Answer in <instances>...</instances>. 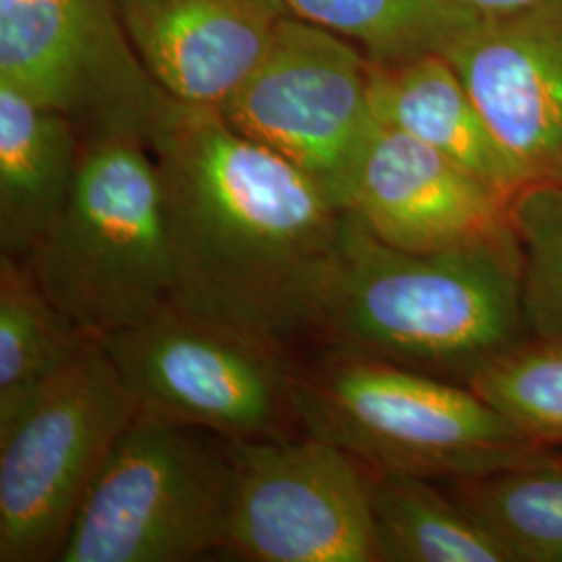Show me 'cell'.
<instances>
[{
	"mask_svg": "<svg viewBox=\"0 0 562 562\" xmlns=\"http://www.w3.org/2000/svg\"><path fill=\"white\" fill-rule=\"evenodd\" d=\"M362 475L378 562H508L496 540L434 480L369 467Z\"/></svg>",
	"mask_w": 562,
	"mask_h": 562,
	"instance_id": "obj_16",
	"label": "cell"
},
{
	"mask_svg": "<svg viewBox=\"0 0 562 562\" xmlns=\"http://www.w3.org/2000/svg\"><path fill=\"white\" fill-rule=\"evenodd\" d=\"M521 250V317L527 338L562 344V183L533 181L510 201Z\"/></svg>",
	"mask_w": 562,
	"mask_h": 562,
	"instance_id": "obj_20",
	"label": "cell"
},
{
	"mask_svg": "<svg viewBox=\"0 0 562 562\" xmlns=\"http://www.w3.org/2000/svg\"><path fill=\"white\" fill-rule=\"evenodd\" d=\"M294 406L302 434L362 467L434 482L480 477L550 452L464 383L338 348L296 357Z\"/></svg>",
	"mask_w": 562,
	"mask_h": 562,
	"instance_id": "obj_3",
	"label": "cell"
},
{
	"mask_svg": "<svg viewBox=\"0 0 562 562\" xmlns=\"http://www.w3.org/2000/svg\"><path fill=\"white\" fill-rule=\"evenodd\" d=\"M223 550L255 562H378L362 467L308 434L229 440Z\"/></svg>",
	"mask_w": 562,
	"mask_h": 562,
	"instance_id": "obj_10",
	"label": "cell"
},
{
	"mask_svg": "<svg viewBox=\"0 0 562 562\" xmlns=\"http://www.w3.org/2000/svg\"><path fill=\"white\" fill-rule=\"evenodd\" d=\"M369 81L371 60L359 46L285 15L261 63L220 113L301 169L344 213L380 130Z\"/></svg>",
	"mask_w": 562,
	"mask_h": 562,
	"instance_id": "obj_8",
	"label": "cell"
},
{
	"mask_svg": "<svg viewBox=\"0 0 562 562\" xmlns=\"http://www.w3.org/2000/svg\"><path fill=\"white\" fill-rule=\"evenodd\" d=\"M48 301L30 265L0 255V429H7L92 344Z\"/></svg>",
	"mask_w": 562,
	"mask_h": 562,
	"instance_id": "obj_17",
	"label": "cell"
},
{
	"mask_svg": "<svg viewBox=\"0 0 562 562\" xmlns=\"http://www.w3.org/2000/svg\"><path fill=\"white\" fill-rule=\"evenodd\" d=\"M140 415L101 341L0 429V561H59L121 436Z\"/></svg>",
	"mask_w": 562,
	"mask_h": 562,
	"instance_id": "obj_6",
	"label": "cell"
},
{
	"mask_svg": "<svg viewBox=\"0 0 562 562\" xmlns=\"http://www.w3.org/2000/svg\"><path fill=\"white\" fill-rule=\"evenodd\" d=\"M148 148L167 194L173 304L292 357L313 350L344 213L217 109L169 101Z\"/></svg>",
	"mask_w": 562,
	"mask_h": 562,
	"instance_id": "obj_1",
	"label": "cell"
},
{
	"mask_svg": "<svg viewBox=\"0 0 562 562\" xmlns=\"http://www.w3.org/2000/svg\"><path fill=\"white\" fill-rule=\"evenodd\" d=\"M443 55L527 183H562V0L480 18Z\"/></svg>",
	"mask_w": 562,
	"mask_h": 562,
	"instance_id": "obj_11",
	"label": "cell"
},
{
	"mask_svg": "<svg viewBox=\"0 0 562 562\" xmlns=\"http://www.w3.org/2000/svg\"><path fill=\"white\" fill-rule=\"evenodd\" d=\"M42 292L90 340L150 319L176 296L167 194L146 142H83L59 220L27 259Z\"/></svg>",
	"mask_w": 562,
	"mask_h": 562,
	"instance_id": "obj_4",
	"label": "cell"
},
{
	"mask_svg": "<svg viewBox=\"0 0 562 562\" xmlns=\"http://www.w3.org/2000/svg\"><path fill=\"white\" fill-rule=\"evenodd\" d=\"M371 104L383 127L436 148L513 199L527 178L483 117L454 65L429 53L394 65L371 63Z\"/></svg>",
	"mask_w": 562,
	"mask_h": 562,
	"instance_id": "obj_14",
	"label": "cell"
},
{
	"mask_svg": "<svg viewBox=\"0 0 562 562\" xmlns=\"http://www.w3.org/2000/svg\"><path fill=\"white\" fill-rule=\"evenodd\" d=\"M515 229L442 252L390 246L344 211L338 262L315 348L469 382L525 340Z\"/></svg>",
	"mask_w": 562,
	"mask_h": 562,
	"instance_id": "obj_2",
	"label": "cell"
},
{
	"mask_svg": "<svg viewBox=\"0 0 562 562\" xmlns=\"http://www.w3.org/2000/svg\"><path fill=\"white\" fill-rule=\"evenodd\" d=\"M0 83L59 111L83 142L148 144L171 101L138 59L117 0H0Z\"/></svg>",
	"mask_w": 562,
	"mask_h": 562,
	"instance_id": "obj_9",
	"label": "cell"
},
{
	"mask_svg": "<svg viewBox=\"0 0 562 562\" xmlns=\"http://www.w3.org/2000/svg\"><path fill=\"white\" fill-rule=\"evenodd\" d=\"M469 387L533 442L562 443L561 341L525 338L482 369Z\"/></svg>",
	"mask_w": 562,
	"mask_h": 562,
	"instance_id": "obj_21",
	"label": "cell"
},
{
	"mask_svg": "<svg viewBox=\"0 0 562 562\" xmlns=\"http://www.w3.org/2000/svg\"><path fill=\"white\" fill-rule=\"evenodd\" d=\"M232 492L227 438L140 413L92 483L57 562H186L223 550Z\"/></svg>",
	"mask_w": 562,
	"mask_h": 562,
	"instance_id": "obj_5",
	"label": "cell"
},
{
	"mask_svg": "<svg viewBox=\"0 0 562 562\" xmlns=\"http://www.w3.org/2000/svg\"><path fill=\"white\" fill-rule=\"evenodd\" d=\"M78 127L0 83V255L27 261L71 196L80 169Z\"/></svg>",
	"mask_w": 562,
	"mask_h": 562,
	"instance_id": "obj_15",
	"label": "cell"
},
{
	"mask_svg": "<svg viewBox=\"0 0 562 562\" xmlns=\"http://www.w3.org/2000/svg\"><path fill=\"white\" fill-rule=\"evenodd\" d=\"M296 20L359 46L373 65L443 53L477 18L454 0H281Z\"/></svg>",
	"mask_w": 562,
	"mask_h": 562,
	"instance_id": "obj_19",
	"label": "cell"
},
{
	"mask_svg": "<svg viewBox=\"0 0 562 562\" xmlns=\"http://www.w3.org/2000/svg\"><path fill=\"white\" fill-rule=\"evenodd\" d=\"M510 201L436 148L380 125L348 213L390 246L442 252L508 234Z\"/></svg>",
	"mask_w": 562,
	"mask_h": 562,
	"instance_id": "obj_12",
	"label": "cell"
},
{
	"mask_svg": "<svg viewBox=\"0 0 562 562\" xmlns=\"http://www.w3.org/2000/svg\"><path fill=\"white\" fill-rule=\"evenodd\" d=\"M446 483L508 562H562V461L552 450L487 475Z\"/></svg>",
	"mask_w": 562,
	"mask_h": 562,
	"instance_id": "obj_18",
	"label": "cell"
},
{
	"mask_svg": "<svg viewBox=\"0 0 562 562\" xmlns=\"http://www.w3.org/2000/svg\"><path fill=\"white\" fill-rule=\"evenodd\" d=\"M459 7H462L467 13L473 18H496L510 11H519L525 7L538 4L542 0H454Z\"/></svg>",
	"mask_w": 562,
	"mask_h": 562,
	"instance_id": "obj_22",
	"label": "cell"
},
{
	"mask_svg": "<svg viewBox=\"0 0 562 562\" xmlns=\"http://www.w3.org/2000/svg\"><path fill=\"white\" fill-rule=\"evenodd\" d=\"M142 415L227 440L301 436L296 357L178 304L102 340Z\"/></svg>",
	"mask_w": 562,
	"mask_h": 562,
	"instance_id": "obj_7",
	"label": "cell"
},
{
	"mask_svg": "<svg viewBox=\"0 0 562 562\" xmlns=\"http://www.w3.org/2000/svg\"><path fill=\"white\" fill-rule=\"evenodd\" d=\"M127 38L171 101L222 109L261 63L281 0H117Z\"/></svg>",
	"mask_w": 562,
	"mask_h": 562,
	"instance_id": "obj_13",
	"label": "cell"
}]
</instances>
